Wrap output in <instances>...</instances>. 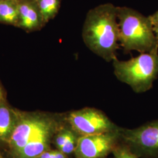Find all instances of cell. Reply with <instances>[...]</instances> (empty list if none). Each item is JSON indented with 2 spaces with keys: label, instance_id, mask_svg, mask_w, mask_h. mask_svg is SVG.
Masks as SVG:
<instances>
[{
  "label": "cell",
  "instance_id": "9c48e42d",
  "mask_svg": "<svg viewBox=\"0 0 158 158\" xmlns=\"http://www.w3.org/2000/svg\"><path fill=\"white\" fill-rule=\"evenodd\" d=\"M82 136L71 127L67 121L57 130L53 139V145L69 156L73 155L79 139Z\"/></svg>",
  "mask_w": 158,
  "mask_h": 158
},
{
  "label": "cell",
  "instance_id": "ba28073f",
  "mask_svg": "<svg viewBox=\"0 0 158 158\" xmlns=\"http://www.w3.org/2000/svg\"><path fill=\"white\" fill-rule=\"evenodd\" d=\"M19 13L18 27L28 31L42 28L46 23L36 0H17Z\"/></svg>",
  "mask_w": 158,
  "mask_h": 158
},
{
  "label": "cell",
  "instance_id": "4fadbf2b",
  "mask_svg": "<svg viewBox=\"0 0 158 158\" xmlns=\"http://www.w3.org/2000/svg\"><path fill=\"white\" fill-rule=\"evenodd\" d=\"M112 154L114 158H138L121 141L115 147Z\"/></svg>",
  "mask_w": 158,
  "mask_h": 158
},
{
  "label": "cell",
  "instance_id": "9a60e30c",
  "mask_svg": "<svg viewBox=\"0 0 158 158\" xmlns=\"http://www.w3.org/2000/svg\"><path fill=\"white\" fill-rule=\"evenodd\" d=\"M152 26L154 33L158 42V10L152 15L148 16Z\"/></svg>",
  "mask_w": 158,
  "mask_h": 158
},
{
  "label": "cell",
  "instance_id": "2e32d148",
  "mask_svg": "<svg viewBox=\"0 0 158 158\" xmlns=\"http://www.w3.org/2000/svg\"><path fill=\"white\" fill-rule=\"evenodd\" d=\"M5 96H4V91L3 90L2 86L0 85V102L5 100Z\"/></svg>",
  "mask_w": 158,
  "mask_h": 158
},
{
  "label": "cell",
  "instance_id": "3957f363",
  "mask_svg": "<svg viewBox=\"0 0 158 158\" xmlns=\"http://www.w3.org/2000/svg\"><path fill=\"white\" fill-rule=\"evenodd\" d=\"M117 79L128 85L136 93H143L152 89L158 77V49L141 53L128 60H113Z\"/></svg>",
  "mask_w": 158,
  "mask_h": 158
},
{
  "label": "cell",
  "instance_id": "6da1fadb",
  "mask_svg": "<svg viewBox=\"0 0 158 158\" xmlns=\"http://www.w3.org/2000/svg\"><path fill=\"white\" fill-rule=\"evenodd\" d=\"M82 38L93 53L113 62L119 46L117 6L106 3L91 9L85 18Z\"/></svg>",
  "mask_w": 158,
  "mask_h": 158
},
{
  "label": "cell",
  "instance_id": "30bf717a",
  "mask_svg": "<svg viewBox=\"0 0 158 158\" xmlns=\"http://www.w3.org/2000/svg\"><path fill=\"white\" fill-rule=\"evenodd\" d=\"M19 110L12 108L6 100L0 102V141L8 143L19 119Z\"/></svg>",
  "mask_w": 158,
  "mask_h": 158
},
{
  "label": "cell",
  "instance_id": "7c38bea8",
  "mask_svg": "<svg viewBox=\"0 0 158 158\" xmlns=\"http://www.w3.org/2000/svg\"><path fill=\"white\" fill-rule=\"evenodd\" d=\"M40 11L45 23L56 17L62 0H36Z\"/></svg>",
  "mask_w": 158,
  "mask_h": 158
},
{
  "label": "cell",
  "instance_id": "277c9868",
  "mask_svg": "<svg viewBox=\"0 0 158 158\" xmlns=\"http://www.w3.org/2000/svg\"><path fill=\"white\" fill-rule=\"evenodd\" d=\"M121 141L138 158H158V119L135 128H121Z\"/></svg>",
  "mask_w": 158,
  "mask_h": 158
},
{
  "label": "cell",
  "instance_id": "e0dca14e",
  "mask_svg": "<svg viewBox=\"0 0 158 158\" xmlns=\"http://www.w3.org/2000/svg\"><path fill=\"white\" fill-rule=\"evenodd\" d=\"M0 158H4L3 156H2V153H1V152H0Z\"/></svg>",
  "mask_w": 158,
  "mask_h": 158
},
{
  "label": "cell",
  "instance_id": "8992f818",
  "mask_svg": "<svg viewBox=\"0 0 158 158\" xmlns=\"http://www.w3.org/2000/svg\"><path fill=\"white\" fill-rule=\"evenodd\" d=\"M65 122V113L47 112L40 127L15 158H36L52 149L54 136Z\"/></svg>",
  "mask_w": 158,
  "mask_h": 158
},
{
  "label": "cell",
  "instance_id": "52a82bcc",
  "mask_svg": "<svg viewBox=\"0 0 158 158\" xmlns=\"http://www.w3.org/2000/svg\"><path fill=\"white\" fill-rule=\"evenodd\" d=\"M121 128L81 136L76 148L74 158H107L121 142Z\"/></svg>",
  "mask_w": 158,
  "mask_h": 158
},
{
  "label": "cell",
  "instance_id": "5b68a950",
  "mask_svg": "<svg viewBox=\"0 0 158 158\" xmlns=\"http://www.w3.org/2000/svg\"><path fill=\"white\" fill-rule=\"evenodd\" d=\"M65 119L80 135L87 136L118 130L115 124L102 111L93 107H84L65 113Z\"/></svg>",
  "mask_w": 158,
  "mask_h": 158
},
{
  "label": "cell",
  "instance_id": "ac0fdd59",
  "mask_svg": "<svg viewBox=\"0 0 158 158\" xmlns=\"http://www.w3.org/2000/svg\"><path fill=\"white\" fill-rule=\"evenodd\" d=\"M114 158V157H113V158H108V157H107V158Z\"/></svg>",
  "mask_w": 158,
  "mask_h": 158
},
{
  "label": "cell",
  "instance_id": "7a4b0ae2",
  "mask_svg": "<svg viewBox=\"0 0 158 158\" xmlns=\"http://www.w3.org/2000/svg\"><path fill=\"white\" fill-rule=\"evenodd\" d=\"M119 43L125 52H150L158 49V42L151 21L127 6H117Z\"/></svg>",
  "mask_w": 158,
  "mask_h": 158
},
{
  "label": "cell",
  "instance_id": "8fae6325",
  "mask_svg": "<svg viewBox=\"0 0 158 158\" xmlns=\"http://www.w3.org/2000/svg\"><path fill=\"white\" fill-rule=\"evenodd\" d=\"M0 23L18 27L17 0H0Z\"/></svg>",
  "mask_w": 158,
  "mask_h": 158
},
{
  "label": "cell",
  "instance_id": "5bb4252c",
  "mask_svg": "<svg viewBox=\"0 0 158 158\" xmlns=\"http://www.w3.org/2000/svg\"><path fill=\"white\" fill-rule=\"evenodd\" d=\"M36 158H71L67 155L63 153L59 150L55 149H53L52 148L46 151L45 152L42 153L38 157Z\"/></svg>",
  "mask_w": 158,
  "mask_h": 158
}]
</instances>
